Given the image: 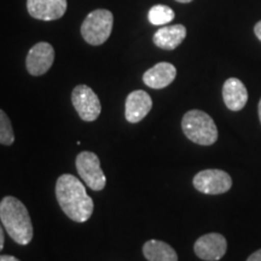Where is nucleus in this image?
<instances>
[{"label": "nucleus", "instance_id": "obj_1", "mask_svg": "<svg viewBox=\"0 0 261 261\" xmlns=\"http://www.w3.org/2000/svg\"><path fill=\"white\" fill-rule=\"evenodd\" d=\"M56 197L62 211L76 223H85L93 213L92 198L79 178L71 174H62L56 182Z\"/></svg>", "mask_w": 261, "mask_h": 261}, {"label": "nucleus", "instance_id": "obj_2", "mask_svg": "<svg viewBox=\"0 0 261 261\" xmlns=\"http://www.w3.org/2000/svg\"><path fill=\"white\" fill-rule=\"evenodd\" d=\"M0 220L16 243L27 246L33 238V224L28 210L18 198L5 196L0 202Z\"/></svg>", "mask_w": 261, "mask_h": 261}, {"label": "nucleus", "instance_id": "obj_3", "mask_svg": "<svg viewBox=\"0 0 261 261\" xmlns=\"http://www.w3.org/2000/svg\"><path fill=\"white\" fill-rule=\"evenodd\" d=\"M184 135L198 145H212L218 139V128L214 120L202 110H190L181 120Z\"/></svg>", "mask_w": 261, "mask_h": 261}, {"label": "nucleus", "instance_id": "obj_4", "mask_svg": "<svg viewBox=\"0 0 261 261\" xmlns=\"http://www.w3.org/2000/svg\"><path fill=\"white\" fill-rule=\"evenodd\" d=\"M114 24V16L109 10L98 9L90 12L81 24V35L87 44L98 46L110 38Z\"/></svg>", "mask_w": 261, "mask_h": 261}, {"label": "nucleus", "instance_id": "obj_5", "mask_svg": "<svg viewBox=\"0 0 261 261\" xmlns=\"http://www.w3.org/2000/svg\"><path fill=\"white\" fill-rule=\"evenodd\" d=\"M75 165H76L77 173L87 187L94 191H100L106 188V175L100 168L99 159L94 152H80L76 156Z\"/></svg>", "mask_w": 261, "mask_h": 261}, {"label": "nucleus", "instance_id": "obj_6", "mask_svg": "<svg viewBox=\"0 0 261 261\" xmlns=\"http://www.w3.org/2000/svg\"><path fill=\"white\" fill-rule=\"evenodd\" d=\"M71 103L79 114L80 119L84 121H96L100 115L102 106L99 98L86 85H77L76 87H74L71 92Z\"/></svg>", "mask_w": 261, "mask_h": 261}, {"label": "nucleus", "instance_id": "obj_7", "mask_svg": "<svg viewBox=\"0 0 261 261\" xmlns=\"http://www.w3.org/2000/svg\"><path fill=\"white\" fill-rule=\"evenodd\" d=\"M194 187L202 194L219 195L232 187V179L221 169H204L195 175Z\"/></svg>", "mask_w": 261, "mask_h": 261}, {"label": "nucleus", "instance_id": "obj_8", "mask_svg": "<svg viewBox=\"0 0 261 261\" xmlns=\"http://www.w3.org/2000/svg\"><path fill=\"white\" fill-rule=\"evenodd\" d=\"M55 62V50L51 44L41 41L29 50L25 58V67L33 76L46 74Z\"/></svg>", "mask_w": 261, "mask_h": 261}, {"label": "nucleus", "instance_id": "obj_9", "mask_svg": "<svg viewBox=\"0 0 261 261\" xmlns=\"http://www.w3.org/2000/svg\"><path fill=\"white\" fill-rule=\"evenodd\" d=\"M227 242L220 233H207L196 241L194 250L200 259L205 261H218L225 255Z\"/></svg>", "mask_w": 261, "mask_h": 261}, {"label": "nucleus", "instance_id": "obj_10", "mask_svg": "<svg viewBox=\"0 0 261 261\" xmlns=\"http://www.w3.org/2000/svg\"><path fill=\"white\" fill-rule=\"evenodd\" d=\"M27 10L33 18L55 21L64 16L67 0H27Z\"/></svg>", "mask_w": 261, "mask_h": 261}, {"label": "nucleus", "instance_id": "obj_11", "mask_svg": "<svg viewBox=\"0 0 261 261\" xmlns=\"http://www.w3.org/2000/svg\"><path fill=\"white\" fill-rule=\"evenodd\" d=\"M152 108V99L148 92L143 90H137L130 92L126 98L125 116L130 123L142 121L148 115Z\"/></svg>", "mask_w": 261, "mask_h": 261}, {"label": "nucleus", "instance_id": "obj_12", "mask_svg": "<svg viewBox=\"0 0 261 261\" xmlns=\"http://www.w3.org/2000/svg\"><path fill=\"white\" fill-rule=\"evenodd\" d=\"M175 76H177V69L174 65L168 62H161L145 71L143 75V81L151 89L161 90L171 85Z\"/></svg>", "mask_w": 261, "mask_h": 261}, {"label": "nucleus", "instance_id": "obj_13", "mask_svg": "<svg viewBox=\"0 0 261 261\" xmlns=\"http://www.w3.org/2000/svg\"><path fill=\"white\" fill-rule=\"evenodd\" d=\"M224 103L232 112L243 109L248 102V91L244 84L237 77H230L223 86Z\"/></svg>", "mask_w": 261, "mask_h": 261}, {"label": "nucleus", "instance_id": "obj_14", "mask_svg": "<svg viewBox=\"0 0 261 261\" xmlns=\"http://www.w3.org/2000/svg\"><path fill=\"white\" fill-rule=\"evenodd\" d=\"M187 37V28L182 24H173L160 28L152 37L156 46L163 50H174L184 41Z\"/></svg>", "mask_w": 261, "mask_h": 261}, {"label": "nucleus", "instance_id": "obj_15", "mask_svg": "<svg viewBox=\"0 0 261 261\" xmlns=\"http://www.w3.org/2000/svg\"><path fill=\"white\" fill-rule=\"evenodd\" d=\"M143 253L148 261H178L175 250L162 241H148L143 247Z\"/></svg>", "mask_w": 261, "mask_h": 261}, {"label": "nucleus", "instance_id": "obj_16", "mask_svg": "<svg viewBox=\"0 0 261 261\" xmlns=\"http://www.w3.org/2000/svg\"><path fill=\"white\" fill-rule=\"evenodd\" d=\"M174 11L167 5H154L149 10V22L154 25H165L174 19Z\"/></svg>", "mask_w": 261, "mask_h": 261}, {"label": "nucleus", "instance_id": "obj_17", "mask_svg": "<svg viewBox=\"0 0 261 261\" xmlns=\"http://www.w3.org/2000/svg\"><path fill=\"white\" fill-rule=\"evenodd\" d=\"M15 142L12 125L8 115L0 109V144L11 145Z\"/></svg>", "mask_w": 261, "mask_h": 261}, {"label": "nucleus", "instance_id": "obj_18", "mask_svg": "<svg viewBox=\"0 0 261 261\" xmlns=\"http://www.w3.org/2000/svg\"><path fill=\"white\" fill-rule=\"evenodd\" d=\"M247 261H261V249L256 250L255 253H253L252 255L248 257Z\"/></svg>", "mask_w": 261, "mask_h": 261}, {"label": "nucleus", "instance_id": "obj_19", "mask_svg": "<svg viewBox=\"0 0 261 261\" xmlns=\"http://www.w3.org/2000/svg\"><path fill=\"white\" fill-rule=\"evenodd\" d=\"M254 33H255L256 38L261 41V21H259L255 24V27H254Z\"/></svg>", "mask_w": 261, "mask_h": 261}, {"label": "nucleus", "instance_id": "obj_20", "mask_svg": "<svg viewBox=\"0 0 261 261\" xmlns=\"http://www.w3.org/2000/svg\"><path fill=\"white\" fill-rule=\"evenodd\" d=\"M0 261H21L12 255H0Z\"/></svg>", "mask_w": 261, "mask_h": 261}, {"label": "nucleus", "instance_id": "obj_21", "mask_svg": "<svg viewBox=\"0 0 261 261\" xmlns=\"http://www.w3.org/2000/svg\"><path fill=\"white\" fill-rule=\"evenodd\" d=\"M4 241H5L4 230H3V226L0 225V250H2L3 247H4Z\"/></svg>", "mask_w": 261, "mask_h": 261}, {"label": "nucleus", "instance_id": "obj_22", "mask_svg": "<svg viewBox=\"0 0 261 261\" xmlns=\"http://www.w3.org/2000/svg\"><path fill=\"white\" fill-rule=\"evenodd\" d=\"M257 112H259V119H260V122H261V99L259 102V109H257Z\"/></svg>", "mask_w": 261, "mask_h": 261}, {"label": "nucleus", "instance_id": "obj_23", "mask_svg": "<svg viewBox=\"0 0 261 261\" xmlns=\"http://www.w3.org/2000/svg\"><path fill=\"white\" fill-rule=\"evenodd\" d=\"M175 2L182 3V4H187V3H190V2H192V0H175Z\"/></svg>", "mask_w": 261, "mask_h": 261}]
</instances>
